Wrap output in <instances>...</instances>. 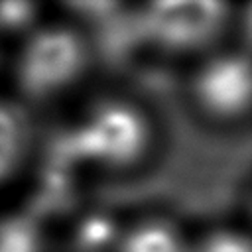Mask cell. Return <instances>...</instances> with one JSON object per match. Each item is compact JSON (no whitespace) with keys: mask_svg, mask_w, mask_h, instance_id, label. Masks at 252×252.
Listing matches in <instances>:
<instances>
[{"mask_svg":"<svg viewBox=\"0 0 252 252\" xmlns=\"http://www.w3.org/2000/svg\"><path fill=\"white\" fill-rule=\"evenodd\" d=\"M197 93L207 110L232 116L246 108L250 98V69L240 57L211 61L197 81Z\"/></svg>","mask_w":252,"mask_h":252,"instance_id":"cell-3","label":"cell"},{"mask_svg":"<svg viewBox=\"0 0 252 252\" xmlns=\"http://www.w3.org/2000/svg\"><path fill=\"white\" fill-rule=\"evenodd\" d=\"M146 140L148 126L142 114L120 102L94 108L77 132L81 154L106 165L130 163L142 154Z\"/></svg>","mask_w":252,"mask_h":252,"instance_id":"cell-1","label":"cell"},{"mask_svg":"<svg viewBox=\"0 0 252 252\" xmlns=\"http://www.w3.org/2000/svg\"><path fill=\"white\" fill-rule=\"evenodd\" d=\"M201 252H248V248L234 236H217L209 240Z\"/></svg>","mask_w":252,"mask_h":252,"instance_id":"cell-9","label":"cell"},{"mask_svg":"<svg viewBox=\"0 0 252 252\" xmlns=\"http://www.w3.org/2000/svg\"><path fill=\"white\" fill-rule=\"evenodd\" d=\"M219 6L215 4H169L158 8V32L175 43L195 41L203 37L219 20Z\"/></svg>","mask_w":252,"mask_h":252,"instance_id":"cell-4","label":"cell"},{"mask_svg":"<svg viewBox=\"0 0 252 252\" xmlns=\"http://www.w3.org/2000/svg\"><path fill=\"white\" fill-rule=\"evenodd\" d=\"M120 252H185V246L169 224L146 222L124 238Z\"/></svg>","mask_w":252,"mask_h":252,"instance_id":"cell-5","label":"cell"},{"mask_svg":"<svg viewBox=\"0 0 252 252\" xmlns=\"http://www.w3.org/2000/svg\"><path fill=\"white\" fill-rule=\"evenodd\" d=\"M83 63L79 39L67 30L35 33L20 59V81L32 94H51L69 85Z\"/></svg>","mask_w":252,"mask_h":252,"instance_id":"cell-2","label":"cell"},{"mask_svg":"<svg viewBox=\"0 0 252 252\" xmlns=\"http://www.w3.org/2000/svg\"><path fill=\"white\" fill-rule=\"evenodd\" d=\"M0 252H39V232L26 217L0 220Z\"/></svg>","mask_w":252,"mask_h":252,"instance_id":"cell-6","label":"cell"},{"mask_svg":"<svg viewBox=\"0 0 252 252\" xmlns=\"http://www.w3.org/2000/svg\"><path fill=\"white\" fill-rule=\"evenodd\" d=\"M22 124L8 106L0 104V179H4L16 165L22 150Z\"/></svg>","mask_w":252,"mask_h":252,"instance_id":"cell-7","label":"cell"},{"mask_svg":"<svg viewBox=\"0 0 252 252\" xmlns=\"http://www.w3.org/2000/svg\"><path fill=\"white\" fill-rule=\"evenodd\" d=\"M32 6L28 4H2L0 6V24L6 28H20L32 16Z\"/></svg>","mask_w":252,"mask_h":252,"instance_id":"cell-8","label":"cell"}]
</instances>
